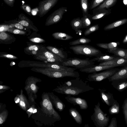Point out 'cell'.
I'll return each mask as SVG.
<instances>
[{
	"label": "cell",
	"mask_w": 127,
	"mask_h": 127,
	"mask_svg": "<svg viewBox=\"0 0 127 127\" xmlns=\"http://www.w3.org/2000/svg\"><path fill=\"white\" fill-rule=\"evenodd\" d=\"M94 89L90 86L87 81L79 77L59 84L53 91L68 95H77L79 94Z\"/></svg>",
	"instance_id": "6da1fadb"
},
{
	"label": "cell",
	"mask_w": 127,
	"mask_h": 127,
	"mask_svg": "<svg viewBox=\"0 0 127 127\" xmlns=\"http://www.w3.org/2000/svg\"><path fill=\"white\" fill-rule=\"evenodd\" d=\"M69 48L76 54L90 57H98L103 54L100 50L86 44L72 46H70Z\"/></svg>",
	"instance_id": "7a4b0ae2"
},
{
	"label": "cell",
	"mask_w": 127,
	"mask_h": 127,
	"mask_svg": "<svg viewBox=\"0 0 127 127\" xmlns=\"http://www.w3.org/2000/svg\"><path fill=\"white\" fill-rule=\"evenodd\" d=\"M100 104L98 102L95 105L94 112L91 116V119L96 127H105L108 124L109 121L108 116L104 113L100 107Z\"/></svg>",
	"instance_id": "3957f363"
},
{
	"label": "cell",
	"mask_w": 127,
	"mask_h": 127,
	"mask_svg": "<svg viewBox=\"0 0 127 127\" xmlns=\"http://www.w3.org/2000/svg\"><path fill=\"white\" fill-rule=\"evenodd\" d=\"M42 99L41 106L44 112L52 119L54 123L61 120V117L54 109L48 93L43 94Z\"/></svg>",
	"instance_id": "277c9868"
},
{
	"label": "cell",
	"mask_w": 127,
	"mask_h": 127,
	"mask_svg": "<svg viewBox=\"0 0 127 127\" xmlns=\"http://www.w3.org/2000/svg\"><path fill=\"white\" fill-rule=\"evenodd\" d=\"M61 63V64L65 66L80 69L94 64L95 63L92 59L90 60L89 58L81 59L74 58H67Z\"/></svg>",
	"instance_id": "5b68a950"
},
{
	"label": "cell",
	"mask_w": 127,
	"mask_h": 127,
	"mask_svg": "<svg viewBox=\"0 0 127 127\" xmlns=\"http://www.w3.org/2000/svg\"><path fill=\"white\" fill-rule=\"evenodd\" d=\"M119 68H112L97 73L94 72L89 74L87 78V79L90 82H99L108 78L112 76L119 70Z\"/></svg>",
	"instance_id": "8992f818"
},
{
	"label": "cell",
	"mask_w": 127,
	"mask_h": 127,
	"mask_svg": "<svg viewBox=\"0 0 127 127\" xmlns=\"http://www.w3.org/2000/svg\"><path fill=\"white\" fill-rule=\"evenodd\" d=\"M67 10V8L64 7H62L55 10L47 18L45 26H48L58 23L61 20L64 14Z\"/></svg>",
	"instance_id": "52a82bcc"
},
{
	"label": "cell",
	"mask_w": 127,
	"mask_h": 127,
	"mask_svg": "<svg viewBox=\"0 0 127 127\" xmlns=\"http://www.w3.org/2000/svg\"><path fill=\"white\" fill-rule=\"evenodd\" d=\"M59 0H43L40 1L37 7L38 14L41 17L46 15L57 3Z\"/></svg>",
	"instance_id": "ba28073f"
},
{
	"label": "cell",
	"mask_w": 127,
	"mask_h": 127,
	"mask_svg": "<svg viewBox=\"0 0 127 127\" xmlns=\"http://www.w3.org/2000/svg\"><path fill=\"white\" fill-rule=\"evenodd\" d=\"M120 66L119 65H99L94 64L89 65L79 69L80 71L87 73L97 72L114 67Z\"/></svg>",
	"instance_id": "9c48e42d"
},
{
	"label": "cell",
	"mask_w": 127,
	"mask_h": 127,
	"mask_svg": "<svg viewBox=\"0 0 127 127\" xmlns=\"http://www.w3.org/2000/svg\"><path fill=\"white\" fill-rule=\"evenodd\" d=\"M39 79L33 77H28L26 81L25 89L28 94H36L38 91V87L36 85L39 82Z\"/></svg>",
	"instance_id": "30bf717a"
},
{
	"label": "cell",
	"mask_w": 127,
	"mask_h": 127,
	"mask_svg": "<svg viewBox=\"0 0 127 127\" xmlns=\"http://www.w3.org/2000/svg\"><path fill=\"white\" fill-rule=\"evenodd\" d=\"M65 98L68 102L74 105L79 106L81 109H86L88 108L87 102L84 99L79 97H75L70 95L65 96Z\"/></svg>",
	"instance_id": "8fae6325"
},
{
	"label": "cell",
	"mask_w": 127,
	"mask_h": 127,
	"mask_svg": "<svg viewBox=\"0 0 127 127\" xmlns=\"http://www.w3.org/2000/svg\"><path fill=\"white\" fill-rule=\"evenodd\" d=\"M98 90L102 101L109 106H111L115 100L113 94L106 89L99 88Z\"/></svg>",
	"instance_id": "7c38bea8"
},
{
	"label": "cell",
	"mask_w": 127,
	"mask_h": 127,
	"mask_svg": "<svg viewBox=\"0 0 127 127\" xmlns=\"http://www.w3.org/2000/svg\"><path fill=\"white\" fill-rule=\"evenodd\" d=\"M98 65L103 66L119 65L123 66L127 65V59L117 56L112 60L100 63Z\"/></svg>",
	"instance_id": "4fadbf2b"
},
{
	"label": "cell",
	"mask_w": 127,
	"mask_h": 127,
	"mask_svg": "<svg viewBox=\"0 0 127 127\" xmlns=\"http://www.w3.org/2000/svg\"><path fill=\"white\" fill-rule=\"evenodd\" d=\"M110 9H103L93 11L92 15L88 14V15L92 20H99L110 14L111 12Z\"/></svg>",
	"instance_id": "5bb4252c"
},
{
	"label": "cell",
	"mask_w": 127,
	"mask_h": 127,
	"mask_svg": "<svg viewBox=\"0 0 127 127\" xmlns=\"http://www.w3.org/2000/svg\"><path fill=\"white\" fill-rule=\"evenodd\" d=\"M48 94L52 104L56 109L60 112L63 111L65 107V104L53 93H49Z\"/></svg>",
	"instance_id": "9a60e30c"
},
{
	"label": "cell",
	"mask_w": 127,
	"mask_h": 127,
	"mask_svg": "<svg viewBox=\"0 0 127 127\" xmlns=\"http://www.w3.org/2000/svg\"><path fill=\"white\" fill-rule=\"evenodd\" d=\"M124 79H127V65L120 68L117 72L107 78L109 82H112L116 80Z\"/></svg>",
	"instance_id": "2e32d148"
},
{
	"label": "cell",
	"mask_w": 127,
	"mask_h": 127,
	"mask_svg": "<svg viewBox=\"0 0 127 127\" xmlns=\"http://www.w3.org/2000/svg\"><path fill=\"white\" fill-rule=\"evenodd\" d=\"M111 84L118 91L122 92L127 88V79L113 80L112 81Z\"/></svg>",
	"instance_id": "e0dca14e"
},
{
	"label": "cell",
	"mask_w": 127,
	"mask_h": 127,
	"mask_svg": "<svg viewBox=\"0 0 127 127\" xmlns=\"http://www.w3.org/2000/svg\"><path fill=\"white\" fill-rule=\"evenodd\" d=\"M18 21L19 23L27 27L35 29V27L32 22L23 13H20L18 16Z\"/></svg>",
	"instance_id": "ac0fdd59"
},
{
	"label": "cell",
	"mask_w": 127,
	"mask_h": 127,
	"mask_svg": "<svg viewBox=\"0 0 127 127\" xmlns=\"http://www.w3.org/2000/svg\"><path fill=\"white\" fill-rule=\"evenodd\" d=\"M37 54L41 55L48 58H54L58 60L61 63L64 61L57 55L44 48H40Z\"/></svg>",
	"instance_id": "d6986e66"
},
{
	"label": "cell",
	"mask_w": 127,
	"mask_h": 127,
	"mask_svg": "<svg viewBox=\"0 0 127 127\" xmlns=\"http://www.w3.org/2000/svg\"><path fill=\"white\" fill-rule=\"evenodd\" d=\"M46 48L64 60L67 58V54L62 48H59L53 46H47Z\"/></svg>",
	"instance_id": "ffe728a7"
},
{
	"label": "cell",
	"mask_w": 127,
	"mask_h": 127,
	"mask_svg": "<svg viewBox=\"0 0 127 127\" xmlns=\"http://www.w3.org/2000/svg\"><path fill=\"white\" fill-rule=\"evenodd\" d=\"M107 52L115 56L127 59V49L117 47L113 49L107 50Z\"/></svg>",
	"instance_id": "44dd1931"
},
{
	"label": "cell",
	"mask_w": 127,
	"mask_h": 127,
	"mask_svg": "<svg viewBox=\"0 0 127 127\" xmlns=\"http://www.w3.org/2000/svg\"><path fill=\"white\" fill-rule=\"evenodd\" d=\"M17 96L19 98V106L23 110L26 111L30 107V105L28 100L23 94L22 89L21 90L20 95H18Z\"/></svg>",
	"instance_id": "7402d4cb"
},
{
	"label": "cell",
	"mask_w": 127,
	"mask_h": 127,
	"mask_svg": "<svg viewBox=\"0 0 127 127\" xmlns=\"http://www.w3.org/2000/svg\"><path fill=\"white\" fill-rule=\"evenodd\" d=\"M69 114L71 117L78 124L81 125L82 123V118L81 115L76 109L71 108L69 109Z\"/></svg>",
	"instance_id": "603a6c76"
},
{
	"label": "cell",
	"mask_w": 127,
	"mask_h": 127,
	"mask_svg": "<svg viewBox=\"0 0 127 127\" xmlns=\"http://www.w3.org/2000/svg\"><path fill=\"white\" fill-rule=\"evenodd\" d=\"M117 0H105L100 5L93 9V11L103 9H109L110 8L115 5Z\"/></svg>",
	"instance_id": "cb8c5ba5"
},
{
	"label": "cell",
	"mask_w": 127,
	"mask_h": 127,
	"mask_svg": "<svg viewBox=\"0 0 127 127\" xmlns=\"http://www.w3.org/2000/svg\"><path fill=\"white\" fill-rule=\"evenodd\" d=\"M127 23V18L121 19L106 25L104 28V30L105 31L110 30Z\"/></svg>",
	"instance_id": "d4e9b609"
},
{
	"label": "cell",
	"mask_w": 127,
	"mask_h": 127,
	"mask_svg": "<svg viewBox=\"0 0 127 127\" xmlns=\"http://www.w3.org/2000/svg\"><path fill=\"white\" fill-rule=\"evenodd\" d=\"M52 35L56 39L63 40H70L73 38L71 36L61 32H54L52 34Z\"/></svg>",
	"instance_id": "484cf974"
},
{
	"label": "cell",
	"mask_w": 127,
	"mask_h": 127,
	"mask_svg": "<svg viewBox=\"0 0 127 127\" xmlns=\"http://www.w3.org/2000/svg\"><path fill=\"white\" fill-rule=\"evenodd\" d=\"M120 44L119 42H111L108 43H98L96 44L99 47L107 50L113 49Z\"/></svg>",
	"instance_id": "4316f807"
},
{
	"label": "cell",
	"mask_w": 127,
	"mask_h": 127,
	"mask_svg": "<svg viewBox=\"0 0 127 127\" xmlns=\"http://www.w3.org/2000/svg\"><path fill=\"white\" fill-rule=\"evenodd\" d=\"M117 56H111L107 54H103L100 56L95 57L92 59L93 62L97 61L98 62H103L109 61L114 59Z\"/></svg>",
	"instance_id": "83f0119b"
},
{
	"label": "cell",
	"mask_w": 127,
	"mask_h": 127,
	"mask_svg": "<svg viewBox=\"0 0 127 127\" xmlns=\"http://www.w3.org/2000/svg\"><path fill=\"white\" fill-rule=\"evenodd\" d=\"M70 25L72 29L75 31L83 29L82 21L80 17L73 19L70 22Z\"/></svg>",
	"instance_id": "f1b7e54d"
},
{
	"label": "cell",
	"mask_w": 127,
	"mask_h": 127,
	"mask_svg": "<svg viewBox=\"0 0 127 127\" xmlns=\"http://www.w3.org/2000/svg\"><path fill=\"white\" fill-rule=\"evenodd\" d=\"M91 41V40L90 39L83 37L70 42L69 44L71 45L75 46L81 44H88Z\"/></svg>",
	"instance_id": "f546056e"
},
{
	"label": "cell",
	"mask_w": 127,
	"mask_h": 127,
	"mask_svg": "<svg viewBox=\"0 0 127 127\" xmlns=\"http://www.w3.org/2000/svg\"><path fill=\"white\" fill-rule=\"evenodd\" d=\"M120 106L119 103L115 100L111 106L109 108L108 112L111 115L117 114L119 113Z\"/></svg>",
	"instance_id": "4dcf8cb0"
},
{
	"label": "cell",
	"mask_w": 127,
	"mask_h": 127,
	"mask_svg": "<svg viewBox=\"0 0 127 127\" xmlns=\"http://www.w3.org/2000/svg\"><path fill=\"white\" fill-rule=\"evenodd\" d=\"M80 5L83 16L88 15L89 8L88 0H80Z\"/></svg>",
	"instance_id": "1f68e13d"
},
{
	"label": "cell",
	"mask_w": 127,
	"mask_h": 127,
	"mask_svg": "<svg viewBox=\"0 0 127 127\" xmlns=\"http://www.w3.org/2000/svg\"><path fill=\"white\" fill-rule=\"evenodd\" d=\"M88 15L83 16V17L81 18L83 28H87L90 27L91 24L92 20Z\"/></svg>",
	"instance_id": "d6a6232c"
},
{
	"label": "cell",
	"mask_w": 127,
	"mask_h": 127,
	"mask_svg": "<svg viewBox=\"0 0 127 127\" xmlns=\"http://www.w3.org/2000/svg\"><path fill=\"white\" fill-rule=\"evenodd\" d=\"M99 24H96L90 26L87 28L84 32L85 36H87L92 32L96 31L99 29Z\"/></svg>",
	"instance_id": "836d02e7"
},
{
	"label": "cell",
	"mask_w": 127,
	"mask_h": 127,
	"mask_svg": "<svg viewBox=\"0 0 127 127\" xmlns=\"http://www.w3.org/2000/svg\"><path fill=\"white\" fill-rule=\"evenodd\" d=\"M39 48V47L38 45H34L27 47L26 50L29 53H31L33 54L36 55L40 50H39L40 49Z\"/></svg>",
	"instance_id": "e575fe53"
},
{
	"label": "cell",
	"mask_w": 127,
	"mask_h": 127,
	"mask_svg": "<svg viewBox=\"0 0 127 127\" xmlns=\"http://www.w3.org/2000/svg\"><path fill=\"white\" fill-rule=\"evenodd\" d=\"M125 123L127 126V97L124 100L122 106Z\"/></svg>",
	"instance_id": "d590c367"
},
{
	"label": "cell",
	"mask_w": 127,
	"mask_h": 127,
	"mask_svg": "<svg viewBox=\"0 0 127 127\" xmlns=\"http://www.w3.org/2000/svg\"><path fill=\"white\" fill-rule=\"evenodd\" d=\"M105 0H92L90 7L91 10L95 8L102 3Z\"/></svg>",
	"instance_id": "8d00e7d4"
},
{
	"label": "cell",
	"mask_w": 127,
	"mask_h": 127,
	"mask_svg": "<svg viewBox=\"0 0 127 127\" xmlns=\"http://www.w3.org/2000/svg\"><path fill=\"white\" fill-rule=\"evenodd\" d=\"M20 8L23 10L25 12L30 16H32V9L31 6L29 4H24L20 6Z\"/></svg>",
	"instance_id": "74e56055"
},
{
	"label": "cell",
	"mask_w": 127,
	"mask_h": 127,
	"mask_svg": "<svg viewBox=\"0 0 127 127\" xmlns=\"http://www.w3.org/2000/svg\"><path fill=\"white\" fill-rule=\"evenodd\" d=\"M8 111H4L0 113V124H3L6 120L8 116Z\"/></svg>",
	"instance_id": "f35d334b"
},
{
	"label": "cell",
	"mask_w": 127,
	"mask_h": 127,
	"mask_svg": "<svg viewBox=\"0 0 127 127\" xmlns=\"http://www.w3.org/2000/svg\"><path fill=\"white\" fill-rule=\"evenodd\" d=\"M11 37L10 35L7 33L4 32H1L0 34V40L6 41L9 40L10 39Z\"/></svg>",
	"instance_id": "ab89813d"
},
{
	"label": "cell",
	"mask_w": 127,
	"mask_h": 127,
	"mask_svg": "<svg viewBox=\"0 0 127 127\" xmlns=\"http://www.w3.org/2000/svg\"><path fill=\"white\" fill-rule=\"evenodd\" d=\"M108 127H117V122L116 117L112 118L109 125Z\"/></svg>",
	"instance_id": "60d3db41"
},
{
	"label": "cell",
	"mask_w": 127,
	"mask_h": 127,
	"mask_svg": "<svg viewBox=\"0 0 127 127\" xmlns=\"http://www.w3.org/2000/svg\"><path fill=\"white\" fill-rule=\"evenodd\" d=\"M30 40L35 43H41L45 42V40L42 39L38 37H35L31 38Z\"/></svg>",
	"instance_id": "b9f144b4"
},
{
	"label": "cell",
	"mask_w": 127,
	"mask_h": 127,
	"mask_svg": "<svg viewBox=\"0 0 127 127\" xmlns=\"http://www.w3.org/2000/svg\"><path fill=\"white\" fill-rule=\"evenodd\" d=\"M0 57L11 59H16L17 58V57L15 56L9 54H2L0 56Z\"/></svg>",
	"instance_id": "7bdbcfd3"
},
{
	"label": "cell",
	"mask_w": 127,
	"mask_h": 127,
	"mask_svg": "<svg viewBox=\"0 0 127 127\" xmlns=\"http://www.w3.org/2000/svg\"><path fill=\"white\" fill-rule=\"evenodd\" d=\"M4 2L7 5L11 7L14 6L15 0H3Z\"/></svg>",
	"instance_id": "ee69618b"
},
{
	"label": "cell",
	"mask_w": 127,
	"mask_h": 127,
	"mask_svg": "<svg viewBox=\"0 0 127 127\" xmlns=\"http://www.w3.org/2000/svg\"><path fill=\"white\" fill-rule=\"evenodd\" d=\"M10 89V87L8 86L3 85H0V93L1 94L6 90Z\"/></svg>",
	"instance_id": "f6af8a7d"
},
{
	"label": "cell",
	"mask_w": 127,
	"mask_h": 127,
	"mask_svg": "<svg viewBox=\"0 0 127 127\" xmlns=\"http://www.w3.org/2000/svg\"><path fill=\"white\" fill-rule=\"evenodd\" d=\"M12 31L13 33L15 34H23L26 33L25 32L18 29H13Z\"/></svg>",
	"instance_id": "bcb514c9"
},
{
	"label": "cell",
	"mask_w": 127,
	"mask_h": 127,
	"mask_svg": "<svg viewBox=\"0 0 127 127\" xmlns=\"http://www.w3.org/2000/svg\"><path fill=\"white\" fill-rule=\"evenodd\" d=\"M34 110L32 107H31L26 111L28 115V117L29 118L30 116L32 113H33Z\"/></svg>",
	"instance_id": "7dc6e473"
},
{
	"label": "cell",
	"mask_w": 127,
	"mask_h": 127,
	"mask_svg": "<svg viewBox=\"0 0 127 127\" xmlns=\"http://www.w3.org/2000/svg\"><path fill=\"white\" fill-rule=\"evenodd\" d=\"M37 8L33 9L32 10L31 13L32 15H35L37 13H38V9L37 8Z\"/></svg>",
	"instance_id": "c3c4849f"
},
{
	"label": "cell",
	"mask_w": 127,
	"mask_h": 127,
	"mask_svg": "<svg viewBox=\"0 0 127 127\" xmlns=\"http://www.w3.org/2000/svg\"><path fill=\"white\" fill-rule=\"evenodd\" d=\"M122 43L124 44L127 43V34L124 38L123 40Z\"/></svg>",
	"instance_id": "681fc988"
},
{
	"label": "cell",
	"mask_w": 127,
	"mask_h": 127,
	"mask_svg": "<svg viewBox=\"0 0 127 127\" xmlns=\"http://www.w3.org/2000/svg\"><path fill=\"white\" fill-rule=\"evenodd\" d=\"M75 31L76 34H79L80 35H81L82 32V31L80 30H77Z\"/></svg>",
	"instance_id": "f907efd6"
},
{
	"label": "cell",
	"mask_w": 127,
	"mask_h": 127,
	"mask_svg": "<svg viewBox=\"0 0 127 127\" xmlns=\"http://www.w3.org/2000/svg\"><path fill=\"white\" fill-rule=\"evenodd\" d=\"M123 2L125 6L127 7V0H123Z\"/></svg>",
	"instance_id": "816d5d0a"
},
{
	"label": "cell",
	"mask_w": 127,
	"mask_h": 127,
	"mask_svg": "<svg viewBox=\"0 0 127 127\" xmlns=\"http://www.w3.org/2000/svg\"><path fill=\"white\" fill-rule=\"evenodd\" d=\"M84 127H90L88 124H86L84 126Z\"/></svg>",
	"instance_id": "f5cc1de1"
}]
</instances>
